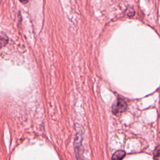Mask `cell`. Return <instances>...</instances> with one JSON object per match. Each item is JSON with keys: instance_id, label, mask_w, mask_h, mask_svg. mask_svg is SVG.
I'll list each match as a JSON object with an SVG mask.
<instances>
[{"instance_id": "1", "label": "cell", "mask_w": 160, "mask_h": 160, "mask_svg": "<svg viewBox=\"0 0 160 160\" xmlns=\"http://www.w3.org/2000/svg\"><path fill=\"white\" fill-rule=\"evenodd\" d=\"M127 108L128 104L127 101L123 98L119 97L113 103L112 105V111L115 115H118V114L124 112L127 110Z\"/></svg>"}, {"instance_id": "2", "label": "cell", "mask_w": 160, "mask_h": 160, "mask_svg": "<svg viewBox=\"0 0 160 160\" xmlns=\"http://www.w3.org/2000/svg\"><path fill=\"white\" fill-rule=\"evenodd\" d=\"M125 155H126V153L123 150L117 151L113 155L111 160H122Z\"/></svg>"}, {"instance_id": "3", "label": "cell", "mask_w": 160, "mask_h": 160, "mask_svg": "<svg viewBox=\"0 0 160 160\" xmlns=\"http://www.w3.org/2000/svg\"><path fill=\"white\" fill-rule=\"evenodd\" d=\"M154 156L156 160H160V148H156L154 153Z\"/></svg>"}, {"instance_id": "4", "label": "cell", "mask_w": 160, "mask_h": 160, "mask_svg": "<svg viewBox=\"0 0 160 160\" xmlns=\"http://www.w3.org/2000/svg\"><path fill=\"white\" fill-rule=\"evenodd\" d=\"M19 1L21 3H23V4H26V3L28 2L29 0H19Z\"/></svg>"}]
</instances>
